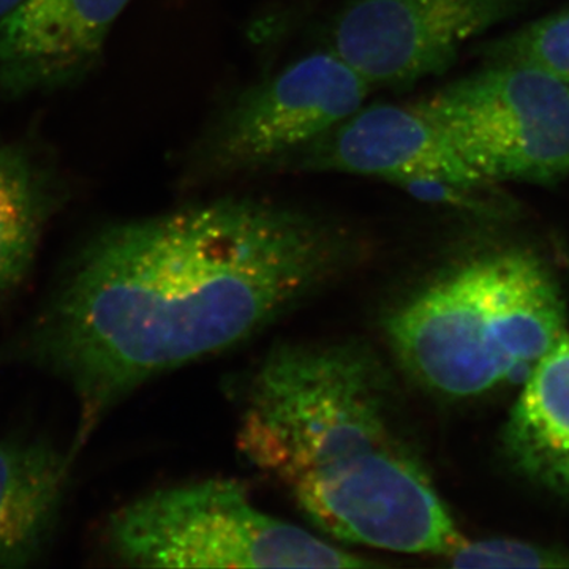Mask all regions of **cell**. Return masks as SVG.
Instances as JSON below:
<instances>
[{
  "label": "cell",
  "instance_id": "6da1fadb",
  "mask_svg": "<svg viewBox=\"0 0 569 569\" xmlns=\"http://www.w3.org/2000/svg\"><path fill=\"white\" fill-rule=\"evenodd\" d=\"M355 253L323 217L224 197L104 228L71 258L28 355L73 392L71 462L153 378L244 342L335 279Z\"/></svg>",
  "mask_w": 569,
  "mask_h": 569
},
{
  "label": "cell",
  "instance_id": "7a4b0ae2",
  "mask_svg": "<svg viewBox=\"0 0 569 569\" xmlns=\"http://www.w3.org/2000/svg\"><path fill=\"white\" fill-rule=\"evenodd\" d=\"M399 406L369 347L288 343L266 356L247 383L238 448L332 538L448 557L466 539Z\"/></svg>",
  "mask_w": 569,
  "mask_h": 569
},
{
  "label": "cell",
  "instance_id": "3957f363",
  "mask_svg": "<svg viewBox=\"0 0 569 569\" xmlns=\"http://www.w3.org/2000/svg\"><path fill=\"white\" fill-rule=\"evenodd\" d=\"M387 335L407 372L448 397L519 377L567 336L556 282L522 252L485 254L437 277L392 310Z\"/></svg>",
  "mask_w": 569,
  "mask_h": 569
},
{
  "label": "cell",
  "instance_id": "277c9868",
  "mask_svg": "<svg viewBox=\"0 0 569 569\" xmlns=\"http://www.w3.org/2000/svg\"><path fill=\"white\" fill-rule=\"evenodd\" d=\"M116 560L134 568H372L254 507L233 479L153 490L112 512L104 529Z\"/></svg>",
  "mask_w": 569,
  "mask_h": 569
},
{
  "label": "cell",
  "instance_id": "5b68a950",
  "mask_svg": "<svg viewBox=\"0 0 569 569\" xmlns=\"http://www.w3.org/2000/svg\"><path fill=\"white\" fill-rule=\"evenodd\" d=\"M372 93V86L328 48L302 56L217 111L187 152L183 178L208 186L284 171Z\"/></svg>",
  "mask_w": 569,
  "mask_h": 569
},
{
  "label": "cell",
  "instance_id": "8992f818",
  "mask_svg": "<svg viewBox=\"0 0 569 569\" xmlns=\"http://www.w3.org/2000/svg\"><path fill=\"white\" fill-rule=\"evenodd\" d=\"M418 102L489 183H548L569 174L567 82L496 62Z\"/></svg>",
  "mask_w": 569,
  "mask_h": 569
},
{
  "label": "cell",
  "instance_id": "52a82bcc",
  "mask_svg": "<svg viewBox=\"0 0 569 569\" xmlns=\"http://www.w3.org/2000/svg\"><path fill=\"white\" fill-rule=\"evenodd\" d=\"M284 171L361 176L417 198L468 204L488 181L460 157L418 100L365 104L299 153Z\"/></svg>",
  "mask_w": 569,
  "mask_h": 569
},
{
  "label": "cell",
  "instance_id": "ba28073f",
  "mask_svg": "<svg viewBox=\"0 0 569 569\" xmlns=\"http://www.w3.org/2000/svg\"><path fill=\"white\" fill-rule=\"evenodd\" d=\"M509 0H348L328 50L377 89H407L443 73L468 40L507 13Z\"/></svg>",
  "mask_w": 569,
  "mask_h": 569
},
{
  "label": "cell",
  "instance_id": "9c48e42d",
  "mask_svg": "<svg viewBox=\"0 0 569 569\" xmlns=\"http://www.w3.org/2000/svg\"><path fill=\"white\" fill-rule=\"evenodd\" d=\"M132 0H22L0 20V89L52 91L84 77Z\"/></svg>",
  "mask_w": 569,
  "mask_h": 569
},
{
  "label": "cell",
  "instance_id": "30bf717a",
  "mask_svg": "<svg viewBox=\"0 0 569 569\" xmlns=\"http://www.w3.org/2000/svg\"><path fill=\"white\" fill-rule=\"evenodd\" d=\"M73 466L51 441H0V569L31 567L50 548Z\"/></svg>",
  "mask_w": 569,
  "mask_h": 569
},
{
  "label": "cell",
  "instance_id": "8fae6325",
  "mask_svg": "<svg viewBox=\"0 0 569 569\" xmlns=\"http://www.w3.org/2000/svg\"><path fill=\"white\" fill-rule=\"evenodd\" d=\"M515 466L546 488L569 493V337L530 370L505 433Z\"/></svg>",
  "mask_w": 569,
  "mask_h": 569
},
{
  "label": "cell",
  "instance_id": "7c38bea8",
  "mask_svg": "<svg viewBox=\"0 0 569 569\" xmlns=\"http://www.w3.org/2000/svg\"><path fill=\"white\" fill-rule=\"evenodd\" d=\"M51 206L50 189L28 153L0 148V295L31 271Z\"/></svg>",
  "mask_w": 569,
  "mask_h": 569
},
{
  "label": "cell",
  "instance_id": "4fadbf2b",
  "mask_svg": "<svg viewBox=\"0 0 569 569\" xmlns=\"http://www.w3.org/2000/svg\"><path fill=\"white\" fill-rule=\"evenodd\" d=\"M492 51L498 63L530 67L569 84V10L520 29Z\"/></svg>",
  "mask_w": 569,
  "mask_h": 569
},
{
  "label": "cell",
  "instance_id": "5bb4252c",
  "mask_svg": "<svg viewBox=\"0 0 569 569\" xmlns=\"http://www.w3.org/2000/svg\"><path fill=\"white\" fill-rule=\"evenodd\" d=\"M455 568H556L569 567V559L549 550L512 539L463 541L449 553Z\"/></svg>",
  "mask_w": 569,
  "mask_h": 569
},
{
  "label": "cell",
  "instance_id": "9a60e30c",
  "mask_svg": "<svg viewBox=\"0 0 569 569\" xmlns=\"http://www.w3.org/2000/svg\"><path fill=\"white\" fill-rule=\"evenodd\" d=\"M318 0H295L293 6L290 7L284 13L280 14V18H283V21L287 22L290 20L291 17H295V14H298L299 11H302L307 3H316Z\"/></svg>",
  "mask_w": 569,
  "mask_h": 569
},
{
  "label": "cell",
  "instance_id": "2e32d148",
  "mask_svg": "<svg viewBox=\"0 0 569 569\" xmlns=\"http://www.w3.org/2000/svg\"><path fill=\"white\" fill-rule=\"evenodd\" d=\"M21 2L22 0H0V20H2L3 17H7L11 10L17 9Z\"/></svg>",
  "mask_w": 569,
  "mask_h": 569
}]
</instances>
